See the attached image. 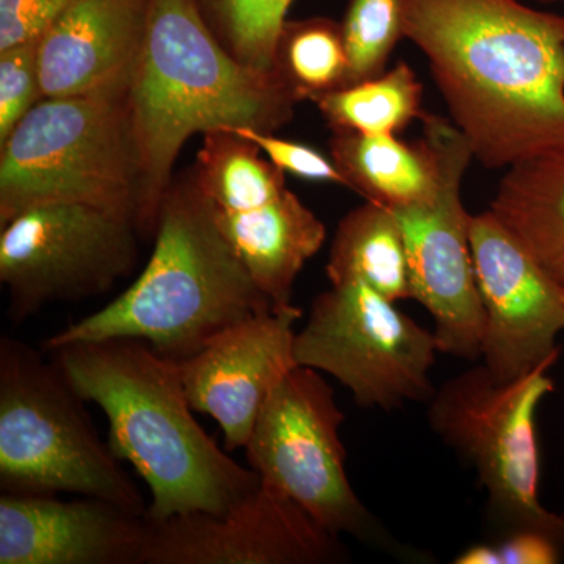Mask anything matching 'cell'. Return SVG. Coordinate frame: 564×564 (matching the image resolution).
Listing matches in <instances>:
<instances>
[{"label": "cell", "instance_id": "obj_1", "mask_svg": "<svg viewBox=\"0 0 564 564\" xmlns=\"http://www.w3.org/2000/svg\"><path fill=\"white\" fill-rule=\"evenodd\" d=\"M452 121L481 165L564 143V14L521 0H402Z\"/></svg>", "mask_w": 564, "mask_h": 564}, {"label": "cell", "instance_id": "obj_2", "mask_svg": "<svg viewBox=\"0 0 564 564\" xmlns=\"http://www.w3.org/2000/svg\"><path fill=\"white\" fill-rule=\"evenodd\" d=\"M128 104L140 161L137 226L152 234L192 135L273 132L292 120L299 101L280 74L248 68L226 50L198 0H150Z\"/></svg>", "mask_w": 564, "mask_h": 564}, {"label": "cell", "instance_id": "obj_3", "mask_svg": "<svg viewBox=\"0 0 564 564\" xmlns=\"http://www.w3.org/2000/svg\"><path fill=\"white\" fill-rule=\"evenodd\" d=\"M85 402L109 422V445L151 492L144 518L223 513L261 480L232 459L195 419L181 364L132 337L66 345L50 351Z\"/></svg>", "mask_w": 564, "mask_h": 564}, {"label": "cell", "instance_id": "obj_4", "mask_svg": "<svg viewBox=\"0 0 564 564\" xmlns=\"http://www.w3.org/2000/svg\"><path fill=\"white\" fill-rule=\"evenodd\" d=\"M150 262L120 296L44 340L43 350L132 337L184 361L212 337L276 310L252 282L195 184L166 193Z\"/></svg>", "mask_w": 564, "mask_h": 564}, {"label": "cell", "instance_id": "obj_5", "mask_svg": "<svg viewBox=\"0 0 564 564\" xmlns=\"http://www.w3.org/2000/svg\"><path fill=\"white\" fill-rule=\"evenodd\" d=\"M0 147V226L51 204H84L139 221L128 91L41 99Z\"/></svg>", "mask_w": 564, "mask_h": 564}, {"label": "cell", "instance_id": "obj_6", "mask_svg": "<svg viewBox=\"0 0 564 564\" xmlns=\"http://www.w3.org/2000/svg\"><path fill=\"white\" fill-rule=\"evenodd\" d=\"M84 403L54 359L17 337H0L2 492L74 494L147 514L150 503Z\"/></svg>", "mask_w": 564, "mask_h": 564}, {"label": "cell", "instance_id": "obj_7", "mask_svg": "<svg viewBox=\"0 0 564 564\" xmlns=\"http://www.w3.org/2000/svg\"><path fill=\"white\" fill-rule=\"evenodd\" d=\"M560 356L500 381L485 364L444 381L429 400L430 429L473 466L488 494V516L503 534L534 530L564 549V516L540 500L538 411L555 391Z\"/></svg>", "mask_w": 564, "mask_h": 564}, {"label": "cell", "instance_id": "obj_8", "mask_svg": "<svg viewBox=\"0 0 564 564\" xmlns=\"http://www.w3.org/2000/svg\"><path fill=\"white\" fill-rule=\"evenodd\" d=\"M344 421L321 372L293 367L258 415L243 448L248 466L334 536L347 534L378 551L413 558L352 489L339 434Z\"/></svg>", "mask_w": 564, "mask_h": 564}, {"label": "cell", "instance_id": "obj_9", "mask_svg": "<svg viewBox=\"0 0 564 564\" xmlns=\"http://www.w3.org/2000/svg\"><path fill=\"white\" fill-rule=\"evenodd\" d=\"M437 352L433 333L362 282L318 293L293 344L299 366L332 375L364 410L429 403Z\"/></svg>", "mask_w": 564, "mask_h": 564}, {"label": "cell", "instance_id": "obj_10", "mask_svg": "<svg viewBox=\"0 0 564 564\" xmlns=\"http://www.w3.org/2000/svg\"><path fill=\"white\" fill-rule=\"evenodd\" d=\"M422 139L436 163L429 202L391 209L402 226L411 299L429 311L437 350L463 361L481 358L485 310L470 250V218L463 203L473 148L454 121L423 113Z\"/></svg>", "mask_w": 564, "mask_h": 564}, {"label": "cell", "instance_id": "obj_11", "mask_svg": "<svg viewBox=\"0 0 564 564\" xmlns=\"http://www.w3.org/2000/svg\"><path fill=\"white\" fill-rule=\"evenodd\" d=\"M0 229V282L13 323L51 303L101 295L139 258L135 223L84 204L33 207Z\"/></svg>", "mask_w": 564, "mask_h": 564}, {"label": "cell", "instance_id": "obj_12", "mask_svg": "<svg viewBox=\"0 0 564 564\" xmlns=\"http://www.w3.org/2000/svg\"><path fill=\"white\" fill-rule=\"evenodd\" d=\"M348 558L339 536L261 481L223 513L193 511L148 521L141 564H336Z\"/></svg>", "mask_w": 564, "mask_h": 564}, {"label": "cell", "instance_id": "obj_13", "mask_svg": "<svg viewBox=\"0 0 564 564\" xmlns=\"http://www.w3.org/2000/svg\"><path fill=\"white\" fill-rule=\"evenodd\" d=\"M470 250L485 310L481 359L500 381L562 355L564 288L491 209L470 218Z\"/></svg>", "mask_w": 564, "mask_h": 564}, {"label": "cell", "instance_id": "obj_14", "mask_svg": "<svg viewBox=\"0 0 564 564\" xmlns=\"http://www.w3.org/2000/svg\"><path fill=\"white\" fill-rule=\"evenodd\" d=\"M300 307L263 311L223 329L180 361L182 383L195 413L218 423L228 452L245 448L270 393L293 367Z\"/></svg>", "mask_w": 564, "mask_h": 564}, {"label": "cell", "instance_id": "obj_15", "mask_svg": "<svg viewBox=\"0 0 564 564\" xmlns=\"http://www.w3.org/2000/svg\"><path fill=\"white\" fill-rule=\"evenodd\" d=\"M144 514L82 497L2 492L0 564H141Z\"/></svg>", "mask_w": 564, "mask_h": 564}, {"label": "cell", "instance_id": "obj_16", "mask_svg": "<svg viewBox=\"0 0 564 564\" xmlns=\"http://www.w3.org/2000/svg\"><path fill=\"white\" fill-rule=\"evenodd\" d=\"M150 0H79L39 41L44 98L126 93Z\"/></svg>", "mask_w": 564, "mask_h": 564}, {"label": "cell", "instance_id": "obj_17", "mask_svg": "<svg viewBox=\"0 0 564 564\" xmlns=\"http://www.w3.org/2000/svg\"><path fill=\"white\" fill-rule=\"evenodd\" d=\"M214 215L256 288L276 310L291 306L296 278L325 243V223L289 188L258 209Z\"/></svg>", "mask_w": 564, "mask_h": 564}, {"label": "cell", "instance_id": "obj_18", "mask_svg": "<svg viewBox=\"0 0 564 564\" xmlns=\"http://www.w3.org/2000/svg\"><path fill=\"white\" fill-rule=\"evenodd\" d=\"M489 209L564 288V143L507 169Z\"/></svg>", "mask_w": 564, "mask_h": 564}, {"label": "cell", "instance_id": "obj_19", "mask_svg": "<svg viewBox=\"0 0 564 564\" xmlns=\"http://www.w3.org/2000/svg\"><path fill=\"white\" fill-rule=\"evenodd\" d=\"M333 162L347 187L389 209L429 202L437 187L436 163L422 137L408 144L397 135L334 132Z\"/></svg>", "mask_w": 564, "mask_h": 564}, {"label": "cell", "instance_id": "obj_20", "mask_svg": "<svg viewBox=\"0 0 564 564\" xmlns=\"http://www.w3.org/2000/svg\"><path fill=\"white\" fill-rule=\"evenodd\" d=\"M332 284L362 282L397 303L411 299L402 226L389 207L366 202L340 220L329 250Z\"/></svg>", "mask_w": 564, "mask_h": 564}, {"label": "cell", "instance_id": "obj_21", "mask_svg": "<svg viewBox=\"0 0 564 564\" xmlns=\"http://www.w3.org/2000/svg\"><path fill=\"white\" fill-rule=\"evenodd\" d=\"M252 141L231 131L204 133L193 184L220 212H247L284 193L285 173L261 158Z\"/></svg>", "mask_w": 564, "mask_h": 564}, {"label": "cell", "instance_id": "obj_22", "mask_svg": "<svg viewBox=\"0 0 564 564\" xmlns=\"http://www.w3.org/2000/svg\"><path fill=\"white\" fill-rule=\"evenodd\" d=\"M422 96L414 69L399 62L375 79L325 93L313 102L334 132L397 135L425 113Z\"/></svg>", "mask_w": 564, "mask_h": 564}, {"label": "cell", "instance_id": "obj_23", "mask_svg": "<svg viewBox=\"0 0 564 564\" xmlns=\"http://www.w3.org/2000/svg\"><path fill=\"white\" fill-rule=\"evenodd\" d=\"M276 73L299 102L343 88L347 52L340 24L326 18L285 22L278 43Z\"/></svg>", "mask_w": 564, "mask_h": 564}, {"label": "cell", "instance_id": "obj_24", "mask_svg": "<svg viewBox=\"0 0 564 564\" xmlns=\"http://www.w3.org/2000/svg\"><path fill=\"white\" fill-rule=\"evenodd\" d=\"M293 0H198L212 31L248 68L276 73V51Z\"/></svg>", "mask_w": 564, "mask_h": 564}, {"label": "cell", "instance_id": "obj_25", "mask_svg": "<svg viewBox=\"0 0 564 564\" xmlns=\"http://www.w3.org/2000/svg\"><path fill=\"white\" fill-rule=\"evenodd\" d=\"M343 36L347 52L345 85L375 79L384 73L399 41L404 39L402 0H350Z\"/></svg>", "mask_w": 564, "mask_h": 564}, {"label": "cell", "instance_id": "obj_26", "mask_svg": "<svg viewBox=\"0 0 564 564\" xmlns=\"http://www.w3.org/2000/svg\"><path fill=\"white\" fill-rule=\"evenodd\" d=\"M39 41L0 51V143L44 99Z\"/></svg>", "mask_w": 564, "mask_h": 564}, {"label": "cell", "instance_id": "obj_27", "mask_svg": "<svg viewBox=\"0 0 564 564\" xmlns=\"http://www.w3.org/2000/svg\"><path fill=\"white\" fill-rule=\"evenodd\" d=\"M231 132L252 141L259 150L265 152L270 162L274 163L281 172L291 173L306 181L332 182V184L347 187V181L333 159L325 158L314 148L281 139L273 132L256 131V129L243 128Z\"/></svg>", "mask_w": 564, "mask_h": 564}, {"label": "cell", "instance_id": "obj_28", "mask_svg": "<svg viewBox=\"0 0 564 564\" xmlns=\"http://www.w3.org/2000/svg\"><path fill=\"white\" fill-rule=\"evenodd\" d=\"M79 0H0V51L39 41Z\"/></svg>", "mask_w": 564, "mask_h": 564}, {"label": "cell", "instance_id": "obj_29", "mask_svg": "<svg viewBox=\"0 0 564 564\" xmlns=\"http://www.w3.org/2000/svg\"><path fill=\"white\" fill-rule=\"evenodd\" d=\"M499 564H556L564 556L563 545L534 530H518L496 541Z\"/></svg>", "mask_w": 564, "mask_h": 564}, {"label": "cell", "instance_id": "obj_30", "mask_svg": "<svg viewBox=\"0 0 564 564\" xmlns=\"http://www.w3.org/2000/svg\"><path fill=\"white\" fill-rule=\"evenodd\" d=\"M455 564H499L496 544H475L454 560Z\"/></svg>", "mask_w": 564, "mask_h": 564}, {"label": "cell", "instance_id": "obj_31", "mask_svg": "<svg viewBox=\"0 0 564 564\" xmlns=\"http://www.w3.org/2000/svg\"><path fill=\"white\" fill-rule=\"evenodd\" d=\"M540 2L552 3V2H564V0H540Z\"/></svg>", "mask_w": 564, "mask_h": 564}]
</instances>
